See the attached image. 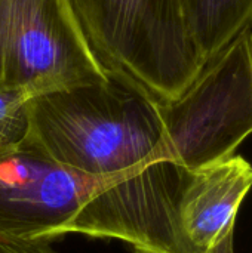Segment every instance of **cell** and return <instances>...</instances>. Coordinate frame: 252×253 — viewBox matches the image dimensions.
I'll return each mask as SVG.
<instances>
[{
  "mask_svg": "<svg viewBox=\"0 0 252 253\" xmlns=\"http://www.w3.org/2000/svg\"><path fill=\"white\" fill-rule=\"evenodd\" d=\"M105 73L159 102L178 98L205 62L181 0H68Z\"/></svg>",
  "mask_w": 252,
  "mask_h": 253,
  "instance_id": "3",
  "label": "cell"
},
{
  "mask_svg": "<svg viewBox=\"0 0 252 253\" xmlns=\"http://www.w3.org/2000/svg\"><path fill=\"white\" fill-rule=\"evenodd\" d=\"M107 79L68 0H0V93L31 99Z\"/></svg>",
  "mask_w": 252,
  "mask_h": 253,
  "instance_id": "5",
  "label": "cell"
},
{
  "mask_svg": "<svg viewBox=\"0 0 252 253\" xmlns=\"http://www.w3.org/2000/svg\"><path fill=\"white\" fill-rule=\"evenodd\" d=\"M0 253H59L49 240H27L0 233Z\"/></svg>",
  "mask_w": 252,
  "mask_h": 253,
  "instance_id": "9",
  "label": "cell"
},
{
  "mask_svg": "<svg viewBox=\"0 0 252 253\" xmlns=\"http://www.w3.org/2000/svg\"><path fill=\"white\" fill-rule=\"evenodd\" d=\"M251 187L252 166L241 156L190 172L180 202V225L193 251L214 246L236 225Z\"/></svg>",
  "mask_w": 252,
  "mask_h": 253,
  "instance_id": "6",
  "label": "cell"
},
{
  "mask_svg": "<svg viewBox=\"0 0 252 253\" xmlns=\"http://www.w3.org/2000/svg\"><path fill=\"white\" fill-rule=\"evenodd\" d=\"M165 157L195 172L233 156L252 135V30L208 61L175 99L159 102Z\"/></svg>",
  "mask_w": 252,
  "mask_h": 253,
  "instance_id": "4",
  "label": "cell"
},
{
  "mask_svg": "<svg viewBox=\"0 0 252 253\" xmlns=\"http://www.w3.org/2000/svg\"><path fill=\"white\" fill-rule=\"evenodd\" d=\"M233 242H235V227H232L214 246L205 251H196L193 253H235Z\"/></svg>",
  "mask_w": 252,
  "mask_h": 253,
  "instance_id": "10",
  "label": "cell"
},
{
  "mask_svg": "<svg viewBox=\"0 0 252 253\" xmlns=\"http://www.w3.org/2000/svg\"><path fill=\"white\" fill-rule=\"evenodd\" d=\"M0 233L49 242L80 234L143 253L117 185L55 162L28 135L19 145L0 150Z\"/></svg>",
  "mask_w": 252,
  "mask_h": 253,
  "instance_id": "2",
  "label": "cell"
},
{
  "mask_svg": "<svg viewBox=\"0 0 252 253\" xmlns=\"http://www.w3.org/2000/svg\"><path fill=\"white\" fill-rule=\"evenodd\" d=\"M28 138L55 162L117 185L143 253L196 252L180 225L190 172L165 157L159 101L108 76L28 99Z\"/></svg>",
  "mask_w": 252,
  "mask_h": 253,
  "instance_id": "1",
  "label": "cell"
},
{
  "mask_svg": "<svg viewBox=\"0 0 252 253\" xmlns=\"http://www.w3.org/2000/svg\"><path fill=\"white\" fill-rule=\"evenodd\" d=\"M181 6L205 64L252 27V0H181Z\"/></svg>",
  "mask_w": 252,
  "mask_h": 253,
  "instance_id": "7",
  "label": "cell"
},
{
  "mask_svg": "<svg viewBox=\"0 0 252 253\" xmlns=\"http://www.w3.org/2000/svg\"><path fill=\"white\" fill-rule=\"evenodd\" d=\"M28 99L21 93H0V150L25 141L30 125Z\"/></svg>",
  "mask_w": 252,
  "mask_h": 253,
  "instance_id": "8",
  "label": "cell"
}]
</instances>
